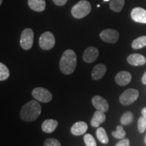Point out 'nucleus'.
Segmentation results:
<instances>
[{"label": "nucleus", "instance_id": "obj_1", "mask_svg": "<svg viewBox=\"0 0 146 146\" xmlns=\"http://www.w3.org/2000/svg\"><path fill=\"white\" fill-rule=\"evenodd\" d=\"M41 113V106L35 100L25 104L21 111V117L27 122H32L37 119Z\"/></svg>", "mask_w": 146, "mask_h": 146}, {"label": "nucleus", "instance_id": "obj_2", "mask_svg": "<svg viewBox=\"0 0 146 146\" xmlns=\"http://www.w3.org/2000/svg\"><path fill=\"white\" fill-rule=\"evenodd\" d=\"M76 66V55L72 50H66L60 61V68L65 74H70Z\"/></svg>", "mask_w": 146, "mask_h": 146}, {"label": "nucleus", "instance_id": "obj_3", "mask_svg": "<svg viewBox=\"0 0 146 146\" xmlns=\"http://www.w3.org/2000/svg\"><path fill=\"white\" fill-rule=\"evenodd\" d=\"M91 3L87 0H81L73 5L71 10V14L74 18L81 19L87 16L91 12Z\"/></svg>", "mask_w": 146, "mask_h": 146}, {"label": "nucleus", "instance_id": "obj_4", "mask_svg": "<svg viewBox=\"0 0 146 146\" xmlns=\"http://www.w3.org/2000/svg\"><path fill=\"white\" fill-rule=\"evenodd\" d=\"M34 41V33L31 29H26L21 36V46L25 50H29L33 47Z\"/></svg>", "mask_w": 146, "mask_h": 146}, {"label": "nucleus", "instance_id": "obj_5", "mask_svg": "<svg viewBox=\"0 0 146 146\" xmlns=\"http://www.w3.org/2000/svg\"><path fill=\"white\" fill-rule=\"evenodd\" d=\"M139 97V91L135 89H129L124 91L120 95L119 101L121 104L129 106L133 104L137 100Z\"/></svg>", "mask_w": 146, "mask_h": 146}, {"label": "nucleus", "instance_id": "obj_6", "mask_svg": "<svg viewBox=\"0 0 146 146\" xmlns=\"http://www.w3.org/2000/svg\"><path fill=\"white\" fill-rule=\"evenodd\" d=\"M56 43L54 35L51 32H45L39 38V46L43 50H50Z\"/></svg>", "mask_w": 146, "mask_h": 146}, {"label": "nucleus", "instance_id": "obj_7", "mask_svg": "<svg viewBox=\"0 0 146 146\" xmlns=\"http://www.w3.org/2000/svg\"><path fill=\"white\" fill-rule=\"evenodd\" d=\"M32 96L37 101L47 103L52 99L51 92L43 87H36L32 91Z\"/></svg>", "mask_w": 146, "mask_h": 146}, {"label": "nucleus", "instance_id": "obj_8", "mask_svg": "<svg viewBox=\"0 0 146 146\" xmlns=\"http://www.w3.org/2000/svg\"><path fill=\"white\" fill-rule=\"evenodd\" d=\"M100 38L104 42L109 43H115L118 41L119 33L114 29H105L100 33Z\"/></svg>", "mask_w": 146, "mask_h": 146}, {"label": "nucleus", "instance_id": "obj_9", "mask_svg": "<svg viewBox=\"0 0 146 146\" xmlns=\"http://www.w3.org/2000/svg\"><path fill=\"white\" fill-rule=\"evenodd\" d=\"M92 104L98 110L101 111V112H106L108 110L109 104L108 103L107 100L102 98V96H96L92 98Z\"/></svg>", "mask_w": 146, "mask_h": 146}, {"label": "nucleus", "instance_id": "obj_10", "mask_svg": "<svg viewBox=\"0 0 146 146\" xmlns=\"http://www.w3.org/2000/svg\"><path fill=\"white\" fill-rule=\"evenodd\" d=\"M99 56V51L95 47H89L84 52L83 59L86 63H92L96 61Z\"/></svg>", "mask_w": 146, "mask_h": 146}, {"label": "nucleus", "instance_id": "obj_11", "mask_svg": "<svg viewBox=\"0 0 146 146\" xmlns=\"http://www.w3.org/2000/svg\"><path fill=\"white\" fill-rule=\"evenodd\" d=\"M131 16L136 23L146 24V10L141 8H135L131 11Z\"/></svg>", "mask_w": 146, "mask_h": 146}, {"label": "nucleus", "instance_id": "obj_12", "mask_svg": "<svg viewBox=\"0 0 146 146\" xmlns=\"http://www.w3.org/2000/svg\"><path fill=\"white\" fill-rule=\"evenodd\" d=\"M131 78L132 76L130 72L127 71H120L115 76V81L120 86H125L130 83Z\"/></svg>", "mask_w": 146, "mask_h": 146}, {"label": "nucleus", "instance_id": "obj_13", "mask_svg": "<svg viewBox=\"0 0 146 146\" xmlns=\"http://www.w3.org/2000/svg\"><path fill=\"white\" fill-rule=\"evenodd\" d=\"M88 129V125L83 121H79L76 123L71 127L70 131L73 135L80 136L85 134Z\"/></svg>", "mask_w": 146, "mask_h": 146}, {"label": "nucleus", "instance_id": "obj_14", "mask_svg": "<svg viewBox=\"0 0 146 146\" xmlns=\"http://www.w3.org/2000/svg\"><path fill=\"white\" fill-rule=\"evenodd\" d=\"M127 62L131 65L139 66L145 64L146 63V58L141 54H133L128 56Z\"/></svg>", "mask_w": 146, "mask_h": 146}, {"label": "nucleus", "instance_id": "obj_15", "mask_svg": "<svg viewBox=\"0 0 146 146\" xmlns=\"http://www.w3.org/2000/svg\"><path fill=\"white\" fill-rule=\"evenodd\" d=\"M106 72V66L103 64H98L94 67L91 73V76L94 80H99L105 75Z\"/></svg>", "mask_w": 146, "mask_h": 146}, {"label": "nucleus", "instance_id": "obj_16", "mask_svg": "<svg viewBox=\"0 0 146 146\" xmlns=\"http://www.w3.org/2000/svg\"><path fill=\"white\" fill-rule=\"evenodd\" d=\"M58 125V123L57 120L53 119H47L43 121L42 123V130L45 133H53L56 130Z\"/></svg>", "mask_w": 146, "mask_h": 146}, {"label": "nucleus", "instance_id": "obj_17", "mask_svg": "<svg viewBox=\"0 0 146 146\" xmlns=\"http://www.w3.org/2000/svg\"><path fill=\"white\" fill-rule=\"evenodd\" d=\"M106 115L104 112L100 110H97L94 114L91 120V125L93 127H98L106 120Z\"/></svg>", "mask_w": 146, "mask_h": 146}, {"label": "nucleus", "instance_id": "obj_18", "mask_svg": "<svg viewBox=\"0 0 146 146\" xmlns=\"http://www.w3.org/2000/svg\"><path fill=\"white\" fill-rule=\"evenodd\" d=\"M28 4L33 10L39 12L44 11L46 6L45 0H28Z\"/></svg>", "mask_w": 146, "mask_h": 146}, {"label": "nucleus", "instance_id": "obj_19", "mask_svg": "<svg viewBox=\"0 0 146 146\" xmlns=\"http://www.w3.org/2000/svg\"><path fill=\"white\" fill-rule=\"evenodd\" d=\"M96 135L98 140L104 144H107L109 142V138L108 137L106 131L103 127L98 128L96 131Z\"/></svg>", "mask_w": 146, "mask_h": 146}, {"label": "nucleus", "instance_id": "obj_20", "mask_svg": "<svg viewBox=\"0 0 146 146\" xmlns=\"http://www.w3.org/2000/svg\"><path fill=\"white\" fill-rule=\"evenodd\" d=\"M125 5V0H110V8L115 12H120Z\"/></svg>", "mask_w": 146, "mask_h": 146}, {"label": "nucleus", "instance_id": "obj_21", "mask_svg": "<svg viewBox=\"0 0 146 146\" xmlns=\"http://www.w3.org/2000/svg\"><path fill=\"white\" fill-rule=\"evenodd\" d=\"M131 46L134 50H139L146 46V36H141L133 41Z\"/></svg>", "mask_w": 146, "mask_h": 146}, {"label": "nucleus", "instance_id": "obj_22", "mask_svg": "<svg viewBox=\"0 0 146 146\" xmlns=\"http://www.w3.org/2000/svg\"><path fill=\"white\" fill-rule=\"evenodd\" d=\"M133 114L131 112H126L120 118V123L123 125H128L133 121Z\"/></svg>", "mask_w": 146, "mask_h": 146}, {"label": "nucleus", "instance_id": "obj_23", "mask_svg": "<svg viewBox=\"0 0 146 146\" xmlns=\"http://www.w3.org/2000/svg\"><path fill=\"white\" fill-rule=\"evenodd\" d=\"M10 76V71L8 67L2 62L0 63V81H3L8 79Z\"/></svg>", "mask_w": 146, "mask_h": 146}, {"label": "nucleus", "instance_id": "obj_24", "mask_svg": "<svg viewBox=\"0 0 146 146\" xmlns=\"http://www.w3.org/2000/svg\"><path fill=\"white\" fill-rule=\"evenodd\" d=\"M112 134V136L114 137V138L120 139H124L125 138V137L126 136V132L125 131V130H124L123 127L120 125L117 126L116 131H113Z\"/></svg>", "mask_w": 146, "mask_h": 146}, {"label": "nucleus", "instance_id": "obj_25", "mask_svg": "<svg viewBox=\"0 0 146 146\" xmlns=\"http://www.w3.org/2000/svg\"><path fill=\"white\" fill-rule=\"evenodd\" d=\"M84 141L86 146H97L96 140L91 134H86L84 136Z\"/></svg>", "mask_w": 146, "mask_h": 146}, {"label": "nucleus", "instance_id": "obj_26", "mask_svg": "<svg viewBox=\"0 0 146 146\" xmlns=\"http://www.w3.org/2000/svg\"><path fill=\"white\" fill-rule=\"evenodd\" d=\"M146 130V118L141 116L138 120V131L140 133H143Z\"/></svg>", "mask_w": 146, "mask_h": 146}, {"label": "nucleus", "instance_id": "obj_27", "mask_svg": "<svg viewBox=\"0 0 146 146\" xmlns=\"http://www.w3.org/2000/svg\"><path fill=\"white\" fill-rule=\"evenodd\" d=\"M44 146H61V143L56 139L50 138L45 140Z\"/></svg>", "mask_w": 146, "mask_h": 146}, {"label": "nucleus", "instance_id": "obj_28", "mask_svg": "<svg viewBox=\"0 0 146 146\" xmlns=\"http://www.w3.org/2000/svg\"><path fill=\"white\" fill-rule=\"evenodd\" d=\"M130 141L128 139H122L120 141H118L115 146H129Z\"/></svg>", "mask_w": 146, "mask_h": 146}, {"label": "nucleus", "instance_id": "obj_29", "mask_svg": "<svg viewBox=\"0 0 146 146\" xmlns=\"http://www.w3.org/2000/svg\"><path fill=\"white\" fill-rule=\"evenodd\" d=\"M54 3L56 5H58V6H62V5H65L66 3L68 0H53Z\"/></svg>", "mask_w": 146, "mask_h": 146}, {"label": "nucleus", "instance_id": "obj_30", "mask_svg": "<svg viewBox=\"0 0 146 146\" xmlns=\"http://www.w3.org/2000/svg\"><path fill=\"white\" fill-rule=\"evenodd\" d=\"M141 114H142V116H143L144 118H146V107L143 108L142 109Z\"/></svg>", "mask_w": 146, "mask_h": 146}, {"label": "nucleus", "instance_id": "obj_31", "mask_svg": "<svg viewBox=\"0 0 146 146\" xmlns=\"http://www.w3.org/2000/svg\"><path fill=\"white\" fill-rule=\"evenodd\" d=\"M142 83H143L144 85H146V72L144 73L143 76H142Z\"/></svg>", "mask_w": 146, "mask_h": 146}, {"label": "nucleus", "instance_id": "obj_32", "mask_svg": "<svg viewBox=\"0 0 146 146\" xmlns=\"http://www.w3.org/2000/svg\"><path fill=\"white\" fill-rule=\"evenodd\" d=\"M2 1H3V0H0V5L2 4Z\"/></svg>", "mask_w": 146, "mask_h": 146}, {"label": "nucleus", "instance_id": "obj_33", "mask_svg": "<svg viewBox=\"0 0 146 146\" xmlns=\"http://www.w3.org/2000/svg\"><path fill=\"white\" fill-rule=\"evenodd\" d=\"M144 142H145V144H146V135L145 137V139H144Z\"/></svg>", "mask_w": 146, "mask_h": 146}, {"label": "nucleus", "instance_id": "obj_34", "mask_svg": "<svg viewBox=\"0 0 146 146\" xmlns=\"http://www.w3.org/2000/svg\"><path fill=\"white\" fill-rule=\"evenodd\" d=\"M110 1V0H104V1Z\"/></svg>", "mask_w": 146, "mask_h": 146}]
</instances>
